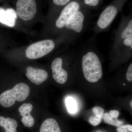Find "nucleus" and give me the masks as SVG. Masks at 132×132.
I'll return each instance as SVG.
<instances>
[{
    "label": "nucleus",
    "instance_id": "f257e3e1",
    "mask_svg": "<svg viewBox=\"0 0 132 132\" xmlns=\"http://www.w3.org/2000/svg\"><path fill=\"white\" fill-rule=\"evenodd\" d=\"M81 65L85 79L91 82H97L102 76L101 61L95 50L92 47L82 50Z\"/></svg>",
    "mask_w": 132,
    "mask_h": 132
},
{
    "label": "nucleus",
    "instance_id": "f03ea898",
    "mask_svg": "<svg viewBox=\"0 0 132 132\" xmlns=\"http://www.w3.org/2000/svg\"><path fill=\"white\" fill-rule=\"evenodd\" d=\"M128 0H113L101 12L93 28L95 34L108 31Z\"/></svg>",
    "mask_w": 132,
    "mask_h": 132
},
{
    "label": "nucleus",
    "instance_id": "7ed1b4c3",
    "mask_svg": "<svg viewBox=\"0 0 132 132\" xmlns=\"http://www.w3.org/2000/svg\"><path fill=\"white\" fill-rule=\"evenodd\" d=\"M30 89L26 83L20 82L12 89L6 90L0 95V104L5 108L13 105L15 101L25 100L28 97Z\"/></svg>",
    "mask_w": 132,
    "mask_h": 132
},
{
    "label": "nucleus",
    "instance_id": "20e7f679",
    "mask_svg": "<svg viewBox=\"0 0 132 132\" xmlns=\"http://www.w3.org/2000/svg\"><path fill=\"white\" fill-rule=\"evenodd\" d=\"M90 11L84 7L76 11L66 23L64 28L77 38L86 27L90 18Z\"/></svg>",
    "mask_w": 132,
    "mask_h": 132
},
{
    "label": "nucleus",
    "instance_id": "39448f33",
    "mask_svg": "<svg viewBox=\"0 0 132 132\" xmlns=\"http://www.w3.org/2000/svg\"><path fill=\"white\" fill-rule=\"evenodd\" d=\"M132 36V14L125 15L122 13L118 28L113 32V43L111 51L120 45L126 38Z\"/></svg>",
    "mask_w": 132,
    "mask_h": 132
},
{
    "label": "nucleus",
    "instance_id": "423d86ee",
    "mask_svg": "<svg viewBox=\"0 0 132 132\" xmlns=\"http://www.w3.org/2000/svg\"><path fill=\"white\" fill-rule=\"evenodd\" d=\"M55 47V42L52 40H45L35 43L26 50V56L31 60L39 59L52 52Z\"/></svg>",
    "mask_w": 132,
    "mask_h": 132
},
{
    "label": "nucleus",
    "instance_id": "0eeeda50",
    "mask_svg": "<svg viewBox=\"0 0 132 132\" xmlns=\"http://www.w3.org/2000/svg\"><path fill=\"white\" fill-rule=\"evenodd\" d=\"M82 7L81 0H72L60 12L55 21L56 28L59 29L64 28L66 23L73 14Z\"/></svg>",
    "mask_w": 132,
    "mask_h": 132
},
{
    "label": "nucleus",
    "instance_id": "6e6552de",
    "mask_svg": "<svg viewBox=\"0 0 132 132\" xmlns=\"http://www.w3.org/2000/svg\"><path fill=\"white\" fill-rule=\"evenodd\" d=\"M15 6L16 15L24 21L32 20L37 12L36 0H17Z\"/></svg>",
    "mask_w": 132,
    "mask_h": 132
},
{
    "label": "nucleus",
    "instance_id": "1a4fd4ad",
    "mask_svg": "<svg viewBox=\"0 0 132 132\" xmlns=\"http://www.w3.org/2000/svg\"><path fill=\"white\" fill-rule=\"evenodd\" d=\"M53 77L54 80L60 84L65 83L68 78L67 71L63 68V60L57 57L53 61L51 65Z\"/></svg>",
    "mask_w": 132,
    "mask_h": 132
},
{
    "label": "nucleus",
    "instance_id": "9d476101",
    "mask_svg": "<svg viewBox=\"0 0 132 132\" xmlns=\"http://www.w3.org/2000/svg\"><path fill=\"white\" fill-rule=\"evenodd\" d=\"M111 53L121 59L131 57L132 53V36L126 38L123 42L111 51Z\"/></svg>",
    "mask_w": 132,
    "mask_h": 132
},
{
    "label": "nucleus",
    "instance_id": "9b49d317",
    "mask_svg": "<svg viewBox=\"0 0 132 132\" xmlns=\"http://www.w3.org/2000/svg\"><path fill=\"white\" fill-rule=\"evenodd\" d=\"M26 76L31 82L36 85H40L48 77L46 71L40 69H35L31 67L27 68Z\"/></svg>",
    "mask_w": 132,
    "mask_h": 132
},
{
    "label": "nucleus",
    "instance_id": "f8f14e48",
    "mask_svg": "<svg viewBox=\"0 0 132 132\" xmlns=\"http://www.w3.org/2000/svg\"><path fill=\"white\" fill-rule=\"evenodd\" d=\"M32 109V105L30 103L23 104L19 109L20 115L22 117L21 122L27 127H32L34 125V119L31 114Z\"/></svg>",
    "mask_w": 132,
    "mask_h": 132
},
{
    "label": "nucleus",
    "instance_id": "ddd939ff",
    "mask_svg": "<svg viewBox=\"0 0 132 132\" xmlns=\"http://www.w3.org/2000/svg\"><path fill=\"white\" fill-rule=\"evenodd\" d=\"M17 15L14 10L9 9L5 10L0 8V22L10 27L15 25Z\"/></svg>",
    "mask_w": 132,
    "mask_h": 132
},
{
    "label": "nucleus",
    "instance_id": "4468645a",
    "mask_svg": "<svg viewBox=\"0 0 132 132\" xmlns=\"http://www.w3.org/2000/svg\"><path fill=\"white\" fill-rule=\"evenodd\" d=\"M40 132H61V131L56 120L53 118H48L42 124Z\"/></svg>",
    "mask_w": 132,
    "mask_h": 132
},
{
    "label": "nucleus",
    "instance_id": "2eb2a0df",
    "mask_svg": "<svg viewBox=\"0 0 132 132\" xmlns=\"http://www.w3.org/2000/svg\"><path fill=\"white\" fill-rule=\"evenodd\" d=\"M0 126L4 128L6 132H17L18 123L14 119L0 116Z\"/></svg>",
    "mask_w": 132,
    "mask_h": 132
},
{
    "label": "nucleus",
    "instance_id": "dca6fc26",
    "mask_svg": "<svg viewBox=\"0 0 132 132\" xmlns=\"http://www.w3.org/2000/svg\"><path fill=\"white\" fill-rule=\"evenodd\" d=\"M104 0H81L83 7L89 10H97L102 4Z\"/></svg>",
    "mask_w": 132,
    "mask_h": 132
},
{
    "label": "nucleus",
    "instance_id": "f3484780",
    "mask_svg": "<svg viewBox=\"0 0 132 132\" xmlns=\"http://www.w3.org/2000/svg\"><path fill=\"white\" fill-rule=\"evenodd\" d=\"M103 118L105 123L112 126L116 127L119 126L123 125V122L122 121L119 120L117 119L113 118L109 113L104 114Z\"/></svg>",
    "mask_w": 132,
    "mask_h": 132
},
{
    "label": "nucleus",
    "instance_id": "a211bd4d",
    "mask_svg": "<svg viewBox=\"0 0 132 132\" xmlns=\"http://www.w3.org/2000/svg\"><path fill=\"white\" fill-rule=\"evenodd\" d=\"M72 0H52V6L54 11L60 12Z\"/></svg>",
    "mask_w": 132,
    "mask_h": 132
},
{
    "label": "nucleus",
    "instance_id": "6ab92c4d",
    "mask_svg": "<svg viewBox=\"0 0 132 132\" xmlns=\"http://www.w3.org/2000/svg\"><path fill=\"white\" fill-rule=\"evenodd\" d=\"M66 105L69 113H75L77 110V105L75 101L71 97H68L66 100Z\"/></svg>",
    "mask_w": 132,
    "mask_h": 132
},
{
    "label": "nucleus",
    "instance_id": "aec40b11",
    "mask_svg": "<svg viewBox=\"0 0 132 132\" xmlns=\"http://www.w3.org/2000/svg\"><path fill=\"white\" fill-rule=\"evenodd\" d=\"M92 112L94 114L93 116L94 118L102 120L104 114V109L100 106H95L92 109Z\"/></svg>",
    "mask_w": 132,
    "mask_h": 132
},
{
    "label": "nucleus",
    "instance_id": "412c9836",
    "mask_svg": "<svg viewBox=\"0 0 132 132\" xmlns=\"http://www.w3.org/2000/svg\"><path fill=\"white\" fill-rule=\"evenodd\" d=\"M117 132H132V126L127 125H121L116 128Z\"/></svg>",
    "mask_w": 132,
    "mask_h": 132
},
{
    "label": "nucleus",
    "instance_id": "4be33fe9",
    "mask_svg": "<svg viewBox=\"0 0 132 132\" xmlns=\"http://www.w3.org/2000/svg\"><path fill=\"white\" fill-rule=\"evenodd\" d=\"M126 77L128 81L132 82V63L129 65L128 67L126 73Z\"/></svg>",
    "mask_w": 132,
    "mask_h": 132
},
{
    "label": "nucleus",
    "instance_id": "5701e85b",
    "mask_svg": "<svg viewBox=\"0 0 132 132\" xmlns=\"http://www.w3.org/2000/svg\"><path fill=\"white\" fill-rule=\"evenodd\" d=\"M109 114L113 118L118 119L119 116V112L116 110H111L109 112Z\"/></svg>",
    "mask_w": 132,
    "mask_h": 132
},
{
    "label": "nucleus",
    "instance_id": "b1692460",
    "mask_svg": "<svg viewBox=\"0 0 132 132\" xmlns=\"http://www.w3.org/2000/svg\"><path fill=\"white\" fill-rule=\"evenodd\" d=\"M130 105H131V107H132V101H131V102H130Z\"/></svg>",
    "mask_w": 132,
    "mask_h": 132
}]
</instances>
